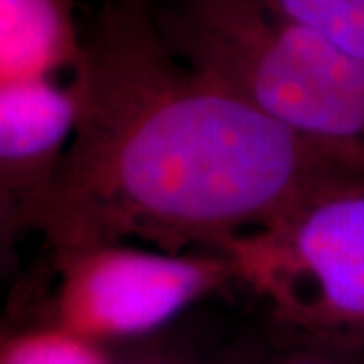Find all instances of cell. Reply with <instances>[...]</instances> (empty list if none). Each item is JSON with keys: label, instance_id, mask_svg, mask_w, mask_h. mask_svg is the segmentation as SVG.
Listing matches in <instances>:
<instances>
[{"label": "cell", "instance_id": "1", "mask_svg": "<svg viewBox=\"0 0 364 364\" xmlns=\"http://www.w3.org/2000/svg\"><path fill=\"white\" fill-rule=\"evenodd\" d=\"M69 83L75 130L25 223L51 251L138 239L223 253L328 182L364 176V148L291 132L181 59L156 0H105Z\"/></svg>", "mask_w": 364, "mask_h": 364}, {"label": "cell", "instance_id": "2", "mask_svg": "<svg viewBox=\"0 0 364 364\" xmlns=\"http://www.w3.org/2000/svg\"><path fill=\"white\" fill-rule=\"evenodd\" d=\"M168 47L301 136L364 148V61L261 0H156Z\"/></svg>", "mask_w": 364, "mask_h": 364}, {"label": "cell", "instance_id": "3", "mask_svg": "<svg viewBox=\"0 0 364 364\" xmlns=\"http://www.w3.org/2000/svg\"><path fill=\"white\" fill-rule=\"evenodd\" d=\"M223 253L269 320L364 344V176L328 182Z\"/></svg>", "mask_w": 364, "mask_h": 364}, {"label": "cell", "instance_id": "4", "mask_svg": "<svg viewBox=\"0 0 364 364\" xmlns=\"http://www.w3.org/2000/svg\"><path fill=\"white\" fill-rule=\"evenodd\" d=\"M51 257L57 279L33 324L63 328L105 348L158 336L193 304L239 282L221 251L97 243Z\"/></svg>", "mask_w": 364, "mask_h": 364}, {"label": "cell", "instance_id": "5", "mask_svg": "<svg viewBox=\"0 0 364 364\" xmlns=\"http://www.w3.org/2000/svg\"><path fill=\"white\" fill-rule=\"evenodd\" d=\"M77 122L71 83H0V239L2 255L25 237L31 210L51 188Z\"/></svg>", "mask_w": 364, "mask_h": 364}, {"label": "cell", "instance_id": "6", "mask_svg": "<svg viewBox=\"0 0 364 364\" xmlns=\"http://www.w3.org/2000/svg\"><path fill=\"white\" fill-rule=\"evenodd\" d=\"M81 57L73 0H0V83L73 73Z\"/></svg>", "mask_w": 364, "mask_h": 364}, {"label": "cell", "instance_id": "7", "mask_svg": "<svg viewBox=\"0 0 364 364\" xmlns=\"http://www.w3.org/2000/svg\"><path fill=\"white\" fill-rule=\"evenodd\" d=\"M225 364H364V344L269 320L241 342Z\"/></svg>", "mask_w": 364, "mask_h": 364}, {"label": "cell", "instance_id": "8", "mask_svg": "<svg viewBox=\"0 0 364 364\" xmlns=\"http://www.w3.org/2000/svg\"><path fill=\"white\" fill-rule=\"evenodd\" d=\"M261 4L277 18L364 61V0H261Z\"/></svg>", "mask_w": 364, "mask_h": 364}, {"label": "cell", "instance_id": "9", "mask_svg": "<svg viewBox=\"0 0 364 364\" xmlns=\"http://www.w3.org/2000/svg\"><path fill=\"white\" fill-rule=\"evenodd\" d=\"M112 352L57 326L26 324L2 336L0 364H107Z\"/></svg>", "mask_w": 364, "mask_h": 364}, {"label": "cell", "instance_id": "10", "mask_svg": "<svg viewBox=\"0 0 364 364\" xmlns=\"http://www.w3.org/2000/svg\"><path fill=\"white\" fill-rule=\"evenodd\" d=\"M107 364H205L203 358L181 342L152 336L117 346Z\"/></svg>", "mask_w": 364, "mask_h": 364}]
</instances>
